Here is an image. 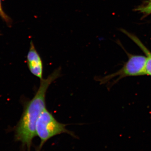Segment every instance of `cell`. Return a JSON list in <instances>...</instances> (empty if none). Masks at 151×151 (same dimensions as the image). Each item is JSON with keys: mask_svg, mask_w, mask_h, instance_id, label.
I'll list each match as a JSON object with an SVG mask.
<instances>
[{"mask_svg": "<svg viewBox=\"0 0 151 151\" xmlns=\"http://www.w3.org/2000/svg\"><path fill=\"white\" fill-rule=\"evenodd\" d=\"M60 68L55 69L47 78L40 80V85L34 97L25 103L23 112L15 129L16 140L22 143L23 148L31 151L34 138L37 136V119L45 106V97L50 84L60 76Z\"/></svg>", "mask_w": 151, "mask_h": 151, "instance_id": "1", "label": "cell"}, {"mask_svg": "<svg viewBox=\"0 0 151 151\" xmlns=\"http://www.w3.org/2000/svg\"><path fill=\"white\" fill-rule=\"evenodd\" d=\"M66 124L60 123L47 109L41 113L36 124L37 136L40 139V143L36 151H40L44 144L50 139L57 135L66 133L74 138L76 137L73 132L66 129Z\"/></svg>", "mask_w": 151, "mask_h": 151, "instance_id": "2", "label": "cell"}, {"mask_svg": "<svg viewBox=\"0 0 151 151\" xmlns=\"http://www.w3.org/2000/svg\"><path fill=\"white\" fill-rule=\"evenodd\" d=\"M128 55L129 59L124 66L115 73L106 76L99 79L100 84H105L116 77V79L114 80L113 84L125 77L146 75V57L140 55Z\"/></svg>", "mask_w": 151, "mask_h": 151, "instance_id": "3", "label": "cell"}, {"mask_svg": "<svg viewBox=\"0 0 151 151\" xmlns=\"http://www.w3.org/2000/svg\"><path fill=\"white\" fill-rule=\"evenodd\" d=\"M27 62L31 73L40 80L42 79L43 65L42 60L32 41L31 42L29 49L28 52Z\"/></svg>", "mask_w": 151, "mask_h": 151, "instance_id": "4", "label": "cell"}, {"mask_svg": "<svg viewBox=\"0 0 151 151\" xmlns=\"http://www.w3.org/2000/svg\"><path fill=\"white\" fill-rule=\"evenodd\" d=\"M124 33L131 38V39L134 41L137 45L142 50L146 56V62L145 65L146 75L151 76V52L147 48L143 45L140 40L137 37L127 32L126 31L123 30Z\"/></svg>", "mask_w": 151, "mask_h": 151, "instance_id": "5", "label": "cell"}, {"mask_svg": "<svg viewBox=\"0 0 151 151\" xmlns=\"http://www.w3.org/2000/svg\"><path fill=\"white\" fill-rule=\"evenodd\" d=\"M136 10L145 14L148 15L151 14V0H149L145 4L139 7Z\"/></svg>", "mask_w": 151, "mask_h": 151, "instance_id": "6", "label": "cell"}, {"mask_svg": "<svg viewBox=\"0 0 151 151\" xmlns=\"http://www.w3.org/2000/svg\"><path fill=\"white\" fill-rule=\"evenodd\" d=\"M0 17H1L4 19L6 21L8 22L9 21V18L4 13L2 9L1 5V0H0Z\"/></svg>", "mask_w": 151, "mask_h": 151, "instance_id": "7", "label": "cell"}]
</instances>
